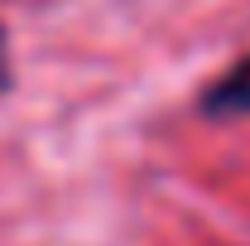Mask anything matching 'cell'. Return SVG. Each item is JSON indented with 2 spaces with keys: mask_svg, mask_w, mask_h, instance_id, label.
Segmentation results:
<instances>
[{
  "mask_svg": "<svg viewBox=\"0 0 250 246\" xmlns=\"http://www.w3.org/2000/svg\"><path fill=\"white\" fill-rule=\"evenodd\" d=\"M202 111L231 121V116H250V58H241L231 73H221L217 82L202 92Z\"/></svg>",
  "mask_w": 250,
  "mask_h": 246,
  "instance_id": "1",
  "label": "cell"
},
{
  "mask_svg": "<svg viewBox=\"0 0 250 246\" xmlns=\"http://www.w3.org/2000/svg\"><path fill=\"white\" fill-rule=\"evenodd\" d=\"M5 73L10 68H5V34H0V87H5Z\"/></svg>",
  "mask_w": 250,
  "mask_h": 246,
  "instance_id": "2",
  "label": "cell"
}]
</instances>
